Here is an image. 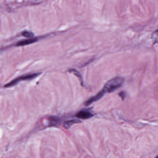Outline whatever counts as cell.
I'll return each instance as SVG.
<instances>
[{
    "label": "cell",
    "instance_id": "1",
    "mask_svg": "<svg viewBox=\"0 0 158 158\" xmlns=\"http://www.w3.org/2000/svg\"><path fill=\"white\" fill-rule=\"evenodd\" d=\"M124 78L122 77H115L109 80L103 87V89L105 92H112L115 89L122 86L123 84Z\"/></svg>",
    "mask_w": 158,
    "mask_h": 158
},
{
    "label": "cell",
    "instance_id": "2",
    "mask_svg": "<svg viewBox=\"0 0 158 158\" xmlns=\"http://www.w3.org/2000/svg\"><path fill=\"white\" fill-rule=\"evenodd\" d=\"M41 73H35L28 74L24 75L18 77L17 78L13 80L10 83L6 84L4 86L5 88H10L17 85L18 83L23 81L31 80L35 79L36 77H38L41 74Z\"/></svg>",
    "mask_w": 158,
    "mask_h": 158
},
{
    "label": "cell",
    "instance_id": "3",
    "mask_svg": "<svg viewBox=\"0 0 158 158\" xmlns=\"http://www.w3.org/2000/svg\"><path fill=\"white\" fill-rule=\"evenodd\" d=\"M76 117L80 119H87L94 116V114L89 110H83L79 111L75 115Z\"/></svg>",
    "mask_w": 158,
    "mask_h": 158
},
{
    "label": "cell",
    "instance_id": "4",
    "mask_svg": "<svg viewBox=\"0 0 158 158\" xmlns=\"http://www.w3.org/2000/svg\"><path fill=\"white\" fill-rule=\"evenodd\" d=\"M105 93H106V92L102 89V90H101L99 92H98L96 96L90 98L89 99L87 100L85 102V106H89V105L92 104L93 102L98 101V100L100 99L104 96Z\"/></svg>",
    "mask_w": 158,
    "mask_h": 158
},
{
    "label": "cell",
    "instance_id": "5",
    "mask_svg": "<svg viewBox=\"0 0 158 158\" xmlns=\"http://www.w3.org/2000/svg\"><path fill=\"white\" fill-rule=\"evenodd\" d=\"M38 41V39L37 38H30L29 39L25 40H22V41L18 42L16 44V46L17 47H20V46H26V45H30V44H33Z\"/></svg>",
    "mask_w": 158,
    "mask_h": 158
},
{
    "label": "cell",
    "instance_id": "6",
    "mask_svg": "<svg viewBox=\"0 0 158 158\" xmlns=\"http://www.w3.org/2000/svg\"><path fill=\"white\" fill-rule=\"evenodd\" d=\"M81 123V121L77 119H73L64 122V127L66 129H69L71 126L74 124L80 123Z\"/></svg>",
    "mask_w": 158,
    "mask_h": 158
},
{
    "label": "cell",
    "instance_id": "7",
    "mask_svg": "<svg viewBox=\"0 0 158 158\" xmlns=\"http://www.w3.org/2000/svg\"><path fill=\"white\" fill-rule=\"evenodd\" d=\"M151 39L154 44L158 43V30L153 32L151 35Z\"/></svg>",
    "mask_w": 158,
    "mask_h": 158
},
{
    "label": "cell",
    "instance_id": "8",
    "mask_svg": "<svg viewBox=\"0 0 158 158\" xmlns=\"http://www.w3.org/2000/svg\"><path fill=\"white\" fill-rule=\"evenodd\" d=\"M69 71H70V72H73L75 75H76L77 77H78L79 80H80V82H81V85H83L84 81H83V78H82V76L81 74H80L78 71L75 70V69H72V70H69Z\"/></svg>",
    "mask_w": 158,
    "mask_h": 158
},
{
    "label": "cell",
    "instance_id": "9",
    "mask_svg": "<svg viewBox=\"0 0 158 158\" xmlns=\"http://www.w3.org/2000/svg\"><path fill=\"white\" fill-rule=\"evenodd\" d=\"M22 35L25 37L31 38H33L34 37V34L32 32H30V31H25L22 33Z\"/></svg>",
    "mask_w": 158,
    "mask_h": 158
},
{
    "label": "cell",
    "instance_id": "10",
    "mask_svg": "<svg viewBox=\"0 0 158 158\" xmlns=\"http://www.w3.org/2000/svg\"><path fill=\"white\" fill-rule=\"evenodd\" d=\"M60 120L58 117H52L51 120L50 121L51 125L53 126L57 125L58 123H60Z\"/></svg>",
    "mask_w": 158,
    "mask_h": 158
}]
</instances>
